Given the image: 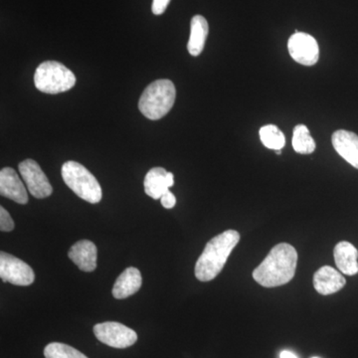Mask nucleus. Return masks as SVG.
Masks as SVG:
<instances>
[{"label":"nucleus","instance_id":"1","mask_svg":"<svg viewBox=\"0 0 358 358\" xmlns=\"http://www.w3.org/2000/svg\"><path fill=\"white\" fill-rule=\"evenodd\" d=\"M296 264L298 253L292 245H275L265 260L254 270V280L265 288L288 284L296 273Z\"/></svg>","mask_w":358,"mask_h":358},{"label":"nucleus","instance_id":"2","mask_svg":"<svg viewBox=\"0 0 358 358\" xmlns=\"http://www.w3.org/2000/svg\"><path fill=\"white\" fill-rule=\"evenodd\" d=\"M239 241L240 234L235 230H226L212 238L197 260L195 277L201 282H209L215 279L223 270L231 252Z\"/></svg>","mask_w":358,"mask_h":358},{"label":"nucleus","instance_id":"3","mask_svg":"<svg viewBox=\"0 0 358 358\" xmlns=\"http://www.w3.org/2000/svg\"><path fill=\"white\" fill-rule=\"evenodd\" d=\"M176 96V87L171 80H157L143 91L138 102V109L148 119L157 121L173 107Z\"/></svg>","mask_w":358,"mask_h":358},{"label":"nucleus","instance_id":"4","mask_svg":"<svg viewBox=\"0 0 358 358\" xmlns=\"http://www.w3.org/2000/svg\"><path fill=\"white\" fill-rule=\"evenodd\" d=\"M62 178L66 185L80 199L92 204L102 200V188L88 169L76 162H67L62 166Z\"/></svg>","mask_w":358,"mask_h":358},{"label":"nucleus","instance_id":"5","mask_svg":"<svg viewBox=\"0 0 358 358\" xmlns=\"http://www.w3.org/2000/svg\"><path fill=\"white\" fill-rule=\"evenodd\" d=\"M76 81L72 71L56 61L41 63L35 71V87L45 94L64 93L72 89Z\"/></svg>","mask_w":358,"mask_h":358},{"label":"nucleus","instance_id":"6","mask_svg":"<svg viewBox=\"0 0 358 358\" xmlns=\"http://www.w3.org/2000/svg\"><path fill=\"white\" fill-rule=\"evenodd\" d=\"M96 338L115 348H127L138 341V334L134 329L117 322H107L94 327Z\"/></svg>","mask_w":358,"mask_h":358},{"label":"nucleus","instance_id":"7","mask_svg":"<svg viewBox=\"0 0 358 358\" xmlns=\"http://www.w3.org/2000/svg\"><path fill=\"white\" fill-rule=\"evenodd\" d=\"M0 277L15 286H29L35 280L34 271L28 264L6 252L0 253Z\"/></svg>","mask_w":358,"mask_h":358},{"label":"nucleus","instance_id":"8","mask_svg":"<svg viewBox=\"0 0 358 358\" xmlns=\"http://www.w3.org/2000/svg\"><path fill=\"white\" fill-rule=\"evenodd\" d=\"M20 169L21 176L27 186L28 192L35 199H42L50 196L53 188L49 182L46 174L35 160L25 159L20 162Z\"/></svg>","mask_w":358,"mask_h":358},{"label":"nucleus","instance_id":"9","mask_svg":"<svg viewBox=\"0 0 358 358\" xmlns=\"http://www.w3.org/2000/svg\"><path fill=\"white\" fill-rule=\"evenodd\" d=\"M289 55L301 65L317 64L320 57L319 44L312 35L296 31L289 37L288 42Z\"/></svg>","mask_w":358,"mask_h":358},{"label":"nucleus","instance_id":"10","mask_svg":"<svg viewBox=\"0 0 358 358\" xmlns=\"http://www.w3.org/2000/svg\"><path fill=\"white\" fill-rule=\"evenodd\" d=\"M0 194L15 201L16 203L27 204L28 194L25 185L17 173L11 167H4L0 171Z\"/></svg>","mask_w":358,"mask_h":358},{"label":"nucleus","instance_id":"11","mask_svg":"<svg viewBox=\"0 0 358 358\" xmlns=\"http://www.w3.org/2000/svg\"><path fill=\"white\" fill-rule=\"evenodd\" d=\"M345 284V277L331 266H324L313 275V287L324 296L341 291Z\"/></svg>","mask_w":358,"mask_h":358},{"label":"nucleus","instance_id":"12","mask_svg":"<svg viewBox=\"0 0 358 358\" xmlns=\"http://www.w3.org/2000/svg\"><path fill=\"white\" fill-rule=\"evenodd\" d=\"M68 257L83 272H93L96 268V245L89 240H81L73 245L68 252Z\"/></svg>","mask_w":358,"mask_h":358},{"label":"nucleus","instance_id":"13","mask_svg":"<svg viewBox=\"0 0 358 358\" xmlns=\"http://www.w3.org/2000/svg\"><path fill=\"white\" fill-rule=\"evenodd\" d=\"M333 145L336 152L358 169V136L352 131L339 129L334 133Z\"/></svg>","mask_w":358,"mask_h":358},{"label":"nucleus","instance_id":"14","mask_svg":"<svg viewBox=\"0 0 358 358\" xmlns=\"http://www.w3.org/2000/svg\"><path fill=\"white\" fill-rule=\"evenodd\" d=\"M143 185L148 196L155 200L160 199L169 188L173 187V174L167 173L162 167H154L145 176Z\"/></svg>","mask_w":358,"mask_h":358},{"label":"nucleus","instance_id":"15","mask_svg":"<svg viewBox=\"0 0 358 358\" xmlns=\"http://www.w3.org/2000/svg\"><path fill=\"white\" fill-rule=\"evenodd\" d=\"M141 274L136 268L129 267L117 278L113 288V296L117 300L129 298L141 289Z\"/></svg>","mask_w":358,"mask_h":358},{"label":"nucleus","instance_id":"16","mask_svg":"<svg viewBox=\"0 0 358 358\" xmlns=\"http://www.w3.org/2000/svg\"><path fill=\"white\" fill-rule=\"evenodd\" d=\"M334 261L343 274L355 275L358 273V251L352 243L341 241L334 247Z\"/></svg>","mask_w":358,"mask_h":358},{"label":"nucleus","instance_id":"17","mask_svg":"<svg viewBox=\"0 0 358 358\" xmlns=\"http://www.w3.org/2000/svg\"><path fill=\"white\" fill-rule=\"evenodd\" d=\"M209 26L202 15L193 16L190 22V36L187 43L190 55L199 56L203 51L205 42L208 36Z\"/></svg>","mask_w":358,"mask_h":358},{"label":"nucleus","instance_id":"18","mask_svg":"<svg viewBox=\"0 0 358 358\" xmlns=\"http://www.w3.org/2000/svg\"><path fill=\"white\" fill-rule=\"evenodd\" d=\"M293 148L294 152L301 155H310L315 152L317 145L305 124H298L294 129Z\"/></svg>","mask_w":358,"mask_h":358},{"label":"nucleus","instance_id":"19","mask_svg":"<svg viewBox=\"0 0 358 358\" xmlns=\"http://www.w3.org/2000/svg\"><path fill=\"white\" fill-rule=\"evenodd\" d=\"M259 134H260L263 145L270 150H281L286 145L285 134L275 124H267V126L262 127Z\"/></svg>","mask_w":358,"mask_h":358},{"label":"nucleus","instance_id":"20","mask_svg":"<svg viewBox=\"0 0 358 358\" xmlns=\"http://www.w3.org/2000/svg\"><path fill=\"white\" fill-rule=\"evenodd\" d=\"M44 357L46 358H88L76 348L61 343H49L44 348Z\"/></svg>","mask_w":358,"mask_h":358},{"label":"nucleus","instance_id":"21","mask_svg":"<svg viewBox=\"0 0 358 358\" xmlns=\"http://www.w3.org/2000/svg\"><path fill=\"white\" fill-rule=\"evenodd\" d=\"M14 229V221L10 214L4 207H0V230L2 232H10Z\"/></svg>","mask_w":358,"mask_h":358},{"label":"nucleus","instance_id":"22","mask_svg":"<svg viewBox=\"0 0 358 358\" xmlns=\"http://www.w3.org/2000/svg\"><path fill=\"white\" fill-rule=\"evenodd\" d=\"M171 0H152V13L155 15H162L166 10Z\"/></svg>","mask_w":358,"mask_h":358},{"label":"nucleus","instance_id":"23","mask_svg":"<svg viewBox=\"0 0 358 358\" xmlns=\"http://www.w3.org/2000/svg\"><path fill=\"white\" fill-rule=\"evenodd\" d=\"M160 202H162V205L164 207V208L171 209L176 206V199L171 190H167V192L164 193V195H162V199H160Z\"/></svg>","mask_w":358,"mask_h":358},{"label":"nucleus","instance_id":"24","mask_svg":"<svg viewBox=\"0 0 358 358\" xmlns=\"http://www.w3.org/2000/svg\"><path fill=\"white\" fill-rule=\"evenodd\" d=\"M280 357L281 358H298L294 353L288 352V350H284V352H281L280 355Z\"/></svg>","mask_w":358,"mask_h":358},{"label":"nucleus","instance_id":"25","mask_svg":"<svg viewBox=\"0 0 358 358\" xmlns=\"http://www.w3.org/2000/svg\"><path fill=\"white\" fill-rule=\"evenodd\" d=\"M275 154L281 155L282 154L281 150H275Z\"/></svg>","mask_w":358,"mask_h":358},{"label":"nucleus","instance_id":"26","mask_svg":"<svg viewBox=\"0 0 358 358\" xmlns=\"http://www.w3.org/2000/svg\"><path fill=\"white\" fill-rule=\"evenodd\" d=\"M312 358H319V357H312Z\"/></svg>","mask_w":358,"mask_h":358}]
</instances>
